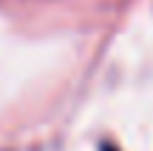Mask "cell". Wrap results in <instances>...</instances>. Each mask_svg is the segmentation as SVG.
I'll return each instance as SVG.
<instances>
[{"label":"cell","instance_id":"obj_1","mask_svg":"<svg viewBox=\"0 0 153 151\" xmlns=\"http://www.w3.org/2000/svg\"><path fill=\"white\" fill-rule=\"evenodd\" d=\"M108 151H114V148H108Z\"/></svg>","mask_w":153,"mask_h":151}]
</instances>
